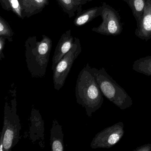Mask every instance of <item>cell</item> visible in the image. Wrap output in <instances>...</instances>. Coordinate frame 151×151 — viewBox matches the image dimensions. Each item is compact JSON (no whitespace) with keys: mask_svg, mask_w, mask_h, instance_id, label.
Masks as SVG:
<instances>
[{"mask_svg":"<svg viewBox=\"0 0 151 151\" xmlns=\"http://www.w3.org/2000/svg\"><path fill=\"white\" fill-rule=\"evenodd\" d=\"M75 94L77 102L84 108L89 117L103 104V93L89 63L84 66L78 76Z\"/></svg>","mask_w":151,"mask_h":151,"instance_id":"obj_1","label":"cell"},{"mask_svg":"<svg viewBox=\"0 0 151 151\" xmlns=\"http://www.w3.org/2000/svg\"><path fill=\"white\" fill-rule=\"evenodd\" d=\"M52 45V40L45 35L40 41H37V36L29 37L25 41V60L32 77L43 78L45 75Z\"/></svg>","mask_w":151,"mask_h":151,"instance_id":"obj_2","label":"cell"},{"mask_svg":"<svg viewBox=\"0 0 151 151\" xmlns=\"http://www.w3.org/2000/svg\"><path fill=\"white\" fill-rule=\"evenodd\" d=\"M93 73L103 95L119 109L124 110L133 105V101L126 91L109 76L104 68H92Z\"/></svg>","mask_w":151,"mask_h":151,"instance_id":"obj_3","label":"cell"},{"mask_svg":"<svg viewBox=\"0 0 151 151\" xmlns=\"http://www.w3.org/2000/svg\"><path fill=\"white\" fill-rule=\"evenodd\" d=\"M16 99L6 102L4 109V125L1 133L0 151H9L17 144L22 129L17 114Z\"/></svg>","mask_w":151,"mask_h":151,"instance_id":"obj_4","label":"cell"},{"mask_svg":"<svg viewBox=\"0 0 151 151\" xmlns=\"http://www.w3.org/2000/svg\"><path fill=\"white\" fill-rule=\"evenodd\" d=\"M82 51L80 40L78 38L75 37L72 48L63 57L53 70L54 87L57 91L63 87L74 62Z\"/></svg>","mask_w":151,"mask_h":151,"instance_id":"obj_5","label":"cell"},{"mask_svg":"<svg viewBox=\"0 0 151 151\" xmlns=\"http://www.w3.org/2000/svg\"><path fill=\"white\" fill-rule=\"evenodd\" d=\"M101 16L102 22L98 27H94L92 31L107 36H116L120 35L123 30L121 22V16L118 11L107 4L102 3Z\"/></svg>","mask_w":151,"mask_h":151,"instance_id":"obj_6","label":"cell"},{"mask_svg":"<svg viewBox=\"0 0 151 151\" xmlns=\"http://www.w3.org/2000/svg\"><path fill=\"white\" fill-rule=\"evenodd\" d=\"M124 124L119 122L97 133L91 143L92 149L109 148L119 142L124 134Z\"/></svg>","mask_w":151,"mask_h":151,"instance_id":"obj_7","label":"cell"},{"mask_svg":"<svg viewBox=\"0 0 151 151\" xmlns=\"http://www.w3.org/2000/svg\"><path fill=\"white\" fill-rule=\"evenodd\" d=\"M75 38L71 34V29L64 32L62 35L55 47L52 57V69L53 70L58 63L66 53L70 50L74 45Z\"/></svg>","mask_w":151,"mask_h":151,"instance_id":"obj_8","label":"cell"},{"mask_svg":"<svg viewBox=\"0 0 151 151\" xmlns=\"http://www.w3.org/2000/svg\"><path fill=\"white\" fill-rule=\"evenodd\" d=\"M136 37L145 41L151 39V0H147L142 17L137 24Z\"/></svg>","mask_w":151,"mask_h":151,"instance_id":"obj_9","label":"cell"},{"mask_svg":"<svg viewBox=\"0 0 151 151\" xmlns=\"http://www.w3.org/2000/svg\"><path fill=\"white\" fill-rule=\"evenodd\" d=\"M22 8V19L29 18L43 11L49 0H18Z\"/></svg>","mask_w":151,"mask_h":151,"instance_id":"obj_10","label":"cell"},{"mask_svg":"<svg viewBox=\"0 0 151 151\" xmlns=\"http://www.w3.org/2000/svg\"><path fill=\"white\" fill-rule=\"evenodd\" d=\"M64 134L61 125L57 120L53 121L51 129L50 145L52 151H63L64 150Z\"/></svg>","mask_w":151,"mask_h":151,"instance_id":"obj_11","label":"cell"},{"mask_svg":"<svg viewBox=\"0 0 151 151\" xmlns=\"http://www.w3.org/2000/svg\"><path fill=\"white\" fill-rule=\"evenodd\" d=\"M32 126L30 129V137L33 141L44 138V121L40 113L37 109H33L32 111L30 117Z\"/></svg>","mask_w":151,"mask_h":151,"instance_id":"obj_12","label":"cell"},{"mask_svg":"<svg viewBox=\"0 0 151 151\" xmlns=\"http://www.w3.org/2000/svg\"><path fill=\"white\" fill-rule=\"evenodd\" d=\"M102 9L103 6H101L83 10L77 14L74 21V24L77 27H81L91 22L96 17L101 16Z\"/></svg>","mask_w":151,"mask_h":151,"instance_id":"obj_13","label":"cell"},{"mask_svg":"<svg viewBox=\"0 0 151 151\" xmlns=\"http://www.w3.org/2000/svg\"><path fill=\"white\" fill-rule=\"evenodd\" d=\"M63 11L70 18L74 17L76 13L79 14L83 11L82 5L75 0H56Z\"/></svg>","mask_w":151,"mask_h":151,"instance_id":"obj_14","label":"cell"},{"mask_svg":"<svg viewBox=\"0 0 151 151\" xmlns=\"http://www.w3.org/2000/svg\"><path fill=\"white\" fill-rule=\"evenodd\" d=\"M130 8L132 14L138 23L142 17L147 0H123Z\"/></svg>","mask_w":151,"mask_h":151,"instance_id":"obj_15","label":"cell"},{"mask_svg":"<svg viewBox=\"0 0 151 151\" xmlns=\"http://www.w3.org/2000/svg\"><path fill=\"white\" fill-rule=\"evenodd\" d=\"M132 69L138 73L151 76V56L143 57L135 61Z\"/></svg>","mask_w":151,"mask_h":151,"instance_id":"obj_16","label":"cell"},{"mask_svg":"<svg viewBox=\"0 0 151 151\" xmlns=\"http://www.w3.org/2000/svg\"><path fill=\"white\" fill-rule=\"evenodd\" d=\"M14 33L9 23L0 16V37H5L9 42L13 41Z\"/></svg>","mask_w":151,"mask_h":151,"instance_id":"obj_17","label":"cell"},{"mask_svg":"<svg viewBox=\"0 0 151 151\" xmlns=\"http://www.w3.org/2000/svg\"><path fill=\"white\" fill-rule=\"evenodd\" d=\"M12 11L17 17L22 19V8L18 0H9Z\"/></svg>","mask_w":151,"mask_h":151,"instance_id":"obj_18","label":"cell"},{"mask_svg":"<svg viewBox=\"0 0 151 151\" xmlns=\"http://www.w3.org/2000/svg\"><path fill=\"white\" fill-rule=\"evenodd\" d=\"M6 38L5 37H0V60H1L5 58L3 51L5 48L6 41Z\"/></svg>","mask_w":151,"mask_h":151,"instance_id":"obj_19","label":"cell"},{"mask_svg":"<svg viewBox=\"0 0 151 151\" xmlns=\"http://www.w3.org/2000/svg\"><path fill=\"white\" fill-rule=\"evenodd\" d=\"M2 9L6 11H12L9 0H0Z\"/></svg>","mask_w":151,"mask_h":151,"instance_id":"obj_20","label":"cell"},{"mask_svg":"<svg viewBox=\"0 0 151 151\" xmlns=\"http://www.w3.org/2000/svg\"><path fill=\"white\" fill-rule=\"evenodd\" d=\"M134 151H151V144L144 145L140 147H138Z\"/></svg>","mask_w":151,"mask_h":151,"instance_id":"obj_21","label":"cell"},{"mask_svg":"<svg viewBox=\"0 0 151 151\" xmlns=\"http://www.w3.org/2000/svg\"><path fill=\"white\" fill-rule=\"evenodd\" d=\"M75 1L81 5H85L87 2L92 1L93 0H75Z\"/></svg>","mask_w":151,"mask_h":151,"instance_id":"obj_22","label":"cell"}]
</instances>
